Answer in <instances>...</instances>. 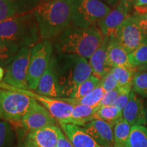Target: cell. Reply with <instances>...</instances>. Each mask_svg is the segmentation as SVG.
<instances>
[{
  "label": "cell",
  "mask_w": 147,
  "mask_h": 147,
  "mask_svg": "<svg viewBox=\"0 0 147 147\" xmlns=\"http://www.w3.org/2000/svg\"><path fill=\"white\" fill-rule=\"evenodd\" d=\"M0 88L15 90L16 91L28 95L29 97H32L47 108L55 119L59 121V123H65L71 116L74 105L65 101L44 96L38 94L36 92L32 91V90L17 89L4 82H0Z\"/></svg>",
  "instance_id": "obj_9"
},
{
  "label": "cell",
  "mask_w": 147,
  "mask_h": 147,
  "mask_svg": "<svg viewBox=\"0 0 147 147\" xmlns=\"http://www.w3.org/2000/svg\"><path fill=\"white\" fill-rule=\"evenodd\" d=\"M147 5V0H136L134 6H143Z\"/></svg>",
  "instance_id": "obj_40"
},
{
  "label": "cell",
  "mask_w": 147,
  "mask_h": 147,
  "mask_svg": "<svg viewBox=\"0 0 147 147\" xmlns=\"http://www.w3.org/2000/svg\"><path fill=\"white\" fill-rule=\"evenodd\" d=\"M20 49L14 42L0 38V66L7 67Z\"/></svg>",
  "instance_id": "obj_23"
},
{
  "label": "cell",
  "mask_w": 147,
  "mask_h": 147,
  "mask_svg": "<svg viewBox=\"0 0 147 147\" xmlns=\"http://www.w3.org/2000/svg\"><path fill=\"white\" fill-rule=\"evenodd\" d=\"M82 127L101 146L114 147L113 128L107 123L100 119H95Z\"/></svg>",
  "instance_id": "obj_15"
},
{
  "label": "cell",
  "mask_w": 147,
  "mask_h": 147,
  "mask_svg": "<svg viewBox=\"0 0 147 147\" xmlns=\"http://www.w3.org/2000/svg\"><path fill=\"white\" fill-rule=\"evenodd\" d=\"M73 0H48L38 5L32 13L42 40L56 38L72 23Z\"/></svg>",
  "instance_id": "obj_1"
},
{
  "label": "cell",
  "mask_w": 147,
  "mask_h": 147,
  "mask_svg": "<svg viewBox=\"0 0 147 147\" xmlns=\"http://www.w3.org/2000/svg\"><path fill=\"white\" fill-rule=\"evenodd\" d=\"M15 11L16 15L32 12L40 4L41 0H3Z\"/></svg>",
  "instance_id": "obj_27"
},
{
  "label": "cell",
  "mask_w": 147,
  "mask_h": 147,
  "mask_svg": "<svg viewBox=\"0 0 147 147\" xmlns=\"http://www.w3.org/2000/svg\"><path fill=\"white\" fill-rule=\"evenodd\" d=\"M135 17L140 27L142 29L145 38L147 40V16L141 15H133Z\"/></svg>",
  "instance_id": "obj_36"
},
{
  "label": "cell",
  "mask_w": 147,
  "mask_h": 147,
  "mask_svg": "<svg viewBox=\"0 0 147 147\" xmlns=\"http://www.w3.org/2000/svg\"><path fill=\"white\" fill-rule=\"evenodd\" d=\"M132 90L143 97H147V71L138 73L132 80Z\"/></svg>",
  "instance_id": "obj_30"
},
{
  "label": "cell",
  "mask_w": 147,
  "mask_h": 147,
  "mask_svg": "<svg viewBox=\"0 0 147 147\" xmlns=\"http://www.w3.org/2000/svg\"><path fill=\"white\" fill-rule=\"evenodd\" d=\"M31 51L30 48H21L18 51L7 66L3 78L4 83L17 89H29L27 75Z\"/></svg>",
  "instance_id": "obj_8"
},
{
  "label": "cell",
  "mask_w": 147,
  "mask_h": 147,
  "mask_svg": "<svg viewBox=\"0 0 147 147\" xmlns=\"http://www.w3.org/2000/svg\"><path fill=\"white\" fill-rule=\"evenodd\" d=\"M23 147H29L28 145H27V144H25V145H24V146H23Z\"/></svg>",
  "instance_id": "obj_42"
},
{
  "label": "cell",
  "mask_w": 147,
  "mask_h": 147,
  "mask_svg": "<svg viewBox=\"0 0 147 147\" xmlns=\"http://www.w3.org/2000/svg\"><path fill=\"white\" fill-rule=\"evenodd\" d=\"M4 75H5L4 69H3V67L0 66V82L3 80V78H4Z\"/></svg>",
  "instance_id": "obj_41"
},
{
  "label": "cell",
  "mask_w": 147,
  "mask_h": 147,
  "mask_svg": "<svg viewBox=\"0 0 147 147\" xmlns=\"http://www.w3.org/2000/svg\"><path fill=\"white\" fill-rule=\"evenodd\" d=\"M125 147H147V128L144 125L131 126Z\"/></svg>",
  "instance_id": "obj_24"
},
{
  "label": "cell",
  "mask_w": 147,
  "mask_h": 147,
  "mask_svg": "<svg viewBox=\"0 0 147 147\" xmlns=\"http://www.w3.org/2000/svg\"><path fill=\"white\" fill-rule=\"evenodd\" d=\"M146 123H147V104H146Z\"/></svg>",
  "instance_id": "obj_43"
},
{
  "label": "cell",
  "mask_w": 147,
  "mask_h": 147,
  "mask_svg": "<svg viewBox=\"0 0 147 147\" xmlns=\"http://www.w3.org/2000/svg\"><path fill=\"white\" fill-rule=\"evenodd\" d=\"M125 87H119L115 89L111 90V91H106L104 96L102 97V100H101L99 106L113 105L116 99L123 91Z\"/></svg>",
  "instance_id": "obj_32"
},
{
  "label": "cell",
  "mask_w": 147,
  "mask_h": 147,
  "mask_svg": "<svg viewBox=\"0 0 147 147\" xmlns=\"http://www.w3.org/2000/svg\"><path fill=\"white\" fill-rule=\"evenodd\" d=\"M132 90V86H128L125 87L123 90V91L119 95V97L116 99V100L114 102L113 106H115L121 111H123L124 108L129 102L130 97V93Z\"/></svg>",
  "instance_id": "obj_33"
},
{
  "label": "cell",
  "mask_w": 147,
  "mask_h": 147,
  "mask_svg": "<svg viewBox=\"0 0 147 147\" xmlns=\"http://www.w3.org/2000/svg\"><path fill=\"white\" fill-rule=\"evenodd\" d=\"M104 39L97 25L83 29L71 25L55 38L54 49L57 54L77 55L89 59Z\"/></svg>",
  "instance_id": "obj_2"
},
{
  "label": "cell",
  "mask_w": 147,
  "mask_h": 147,
  "mask_svg": "<svg viewBox=\"0 0 147 147\" xmlns=\"http://www.w3.org/2000/svg\"><path fill=\"white\" fill-rule=\"evenodd\" d=\"M53 50V44L49 40H42L32 48L27 75L29 90L36 89L40 78L50 64Z\"/></svg>",
  "instance_id": "obj_7"
},
{
  "label": "cell",
  "mask_w": 147,
  "mask_h": 147,
  "mask_svg": "<svg viewBox=\"0 0 147 147\" xmlns=\"http://www.w3.org/2000/svg\"><path fill=\"white\" fill-rule=\"evenodd\" d=\"M134 69H135L136 74L143 72V71H147V62L146 63H144L143 65L140 66V67H136V68H134Z\"/></svg>",
  "instance_id": "obj_39"
},
{
  "label": "cell",
  "mask_w": 147,
  "mask_h": 147,
  "mask_svg": "<svg viewBox=\"0 0 147 147\" xmlns=\"http://www.w3.org/2000/svg\"><path fill=\"white\" fill-rule=\"evenodd\" d=\"M115 40L129 53L135 51L146 39L135 17L129 15L117 33Z\"/></svg>",
  "instance_id": "obj_10"
},
{
  "label": "cell",
  "mask_w": 147,
  "mask_h": 147,
  "mask_svg": "<svg viewBox=\"0 0 147 147\" xmlns=\"http://www.w3.org/2000/svg\"><path fill=\"white\" fill-rule=\"evenodd\" d=\"M0 38L14 42L21 49H32L39 43V27L32 12L0 21Z\"/></svg>",
  "instance_id": "obj_4"
},
{
  "label": "cell",
  "mask_w": 147,
  "mask_h": 147,
  "mask_svg": "<svg viewBox=\"0 0 147 147\" xmlns=\"http://www.w3.org/2000/svg\"><path fill=\"white\" fill-rule=\"evenodd\" d=\"M109 40V38L104 37L102 45L92 55L89 61L93 74L100 79L111 70L107 64V49Z\"/></svg>",
  "instance_id": "obj_18"
},
{
  "label": "cell",
  "mask_w": 147,
  "mask_h": 147,
  "mask_svg": "<svg viewBox=\"0 0 147 147\" xmlns=\"http://www.w3.org/2000/svg\"><path fill=\"white\" fill-rule=\"evenodd\" d=\"M34 101L15 90L0 88V119L12 123L21 121Z\"/></svg>",
  "instance_id": "obj_6"
},
{
  "label": "cell",
  "mask_w": 147,
  "mask_h": 147,
  "mask_svg": "<svg viewBox=\"0 0 147 147\" xmlns=\"http://www.w3.org/2000/svg\"><path fill=\"white\" fill-rule=\"evenodd\" d=\"M110 71L118 81L119 87L132 86V80L136 74L135 69L127 67H115Z\"/></svg>",
  "instance_id": "obj_26"
},
{
  "label": "cell",
  "mask_w": 147,
  "mask_h": 147,
  "mask_svg": "<svg viewBox=\"0 0 147 147\" xmlns=\"http://www.w3.org/2000/svg\"><path fill=\"white\" fill-rule=\"evenodd\" d=\"M110 10L101 0H73L71 25L83 29L95 26Z\"/></svg>",
  "instance_id": "obj_5"
},
{
  "label": "cell",
  "mask_w": 147,
  "mask_h": 147,
  "mask_svg": "<svg viewBox=\"0 0 147 147\" xmlns=\"http://www.w3.org/2000/svg\"><path fill=\"white\" fill-rule=\"evenodd\" d=\"M42 1H48V0H41Z\"/></svg>",
  "instance_id": "obj_44"
},
{
  "label": "cell",
  "mask_w": 147,
  "mask_h": 147,
  "mask_svg": "<svg viewBox=\"0 0 147 147\" xmlns=\"http://www.w3.org/2000/svg\"><path fill=\"white\" fill-rule=\"evenodd\" d=\"M136 1V0H119L118 3L121 5V6L129 13L130 10H132L133 7L135 5Z\"/></svg>",
  "instance_id": "obj_37"
},
{
  "label": "cell",
  "mask_w": 147,
  "mask_h": 147,
  "mask_svg": "<svg viewBox=\"0 0 147 147\" xmlns=\"http://www.w3.org/2000/svg\"><path fill=\"white\" fill-rule=\"evenodd\" d=\"M129 15L127 11L118 3L107 15L97 23V26L104 37L113 39L121 25Z\"/></svg>",
  "instance_id": "obj_12"
},
{
  "label": "cell",
  "mask_w": 147,
  "mask_h": 147,
  "mask_svg": "<svg viewBox=\"0 0 147 147\" xmlns=\"http://www.w3.org/2000/svg\"><path fill=\"white\" fill-rule=\"evenodd\" d=\"M53 58L63 97H71L78 86L93 74L89 61L79 55L65 53H58Z\"/></svg>",
  "instance_id": "obj_3"
},
{
  "label": "cell",
  "mask_w": 147,
  "mask_h": 147,
  "mask_svg": "<svg viewBox=\"0 0 147 147\" xmlns=\"http://www.w3.org/2000/svg\"><path fill=\"white\" fill-rule=\"evenodd\" d=\"M100 85L105 91H111L119 87L118 81L111 71L108 72L101 79Z\"/></svg>",
  "instance_id": "obj_34"
},
{
  "label": "cell",
  "mask_w": 147,
  "mask_h": 147,
  "mask_svg": "<svg viewBox=\"0 0 147 147\" xmlns=\"http://www.w3.org/2000/svg\"><path fill=\"white\" fill-rule=\"evenodd\" d=\"M100 78L92 74L89 78H87L85 81H84L78 86L76 91L74 92V93L70 98L79 100V99L86 96L100 84Z\"/></svg>",
  "instance_id": "obj_28"
},
{
  "label": "cell",
  "mask_w": 147,
  "mask_h": 147,
  "mask_svg": "<svg viewBox=\"0 0 147 147\" xmlns=\"http://www.w3.org/2000/svg\"><path fill=\"white\" fill-rule=\"evenodd\" d=\"M105 91L100 85L99 84L94 90H93L91 93L79 100H75V99L70 98V97H60L58 98L59 100L65 101L73 104H83V105H87L92 107H98L100 103L102 100L103 96H104Z\"/></svg>",
  "instance_id": "obj_21"
},
{
  "label": "cell",
  "mask_w": 147,
  "mask_h": 147,
  "mask_svg": "<svg viewBox=\"0 0 147 147\" xmlns=\"http://www.w3.org/2000/svg\"><path fill=\"white\" fill-rule=\"evenodd\" d=\"M21 122L23 127L30 133L47 126L55 125L56 119L47 108L34 100Z\"/></svg>",
  "instance_id": "obj_11"
},
{
  "label": "cell",
  "mask_w": 147,
  "mask_h": 147,
  "mask_svg": "<svg viewBox=\"0 0 147 147\" xmlns=\"http://www.w3.org/2000/svg\"><path fill=\"white\" fill-rule=\"evenodd\" d=\"M98 107H92L83 104H75L71 116L65 123H70L83 127L90 121L95 120V114Z\"/></svg>",
  "instance_id": "obj_20"
},
{
  "label": "cell",
  "mask_w": 147,
  "mask_h": 147,
  "mask_svg": "<svg viewBox=\"0 0 147 147\" xmlns=\"http://www.w3.org/2000/svg\"><path fill=\"white\" fill-rule=\"evenodd\" d=\"M59 124L63 133L74 147H104L92 138L82 127L65 123Z\"/></svg>",
  "instance_id": "obj_17"
},
{
  "label": "cell",
  "mask_w": 147,
  "mask_h": 147,
  "mask_svg": "<svg viewBox=\"0 0 147 147\" xmlns=\"http://www.w3.org/2000/svg\"><path fill=\"white\" fill-rule=\"evenodd\" d=\"M35 91L38 94L51 98L58 99L63 97L61 89L55 72L53 57L47 70L40 78L38 87Z\"/></svg>",
  "instance_id": "obj_13"
},
{
  "label": "cell",
  "mask_w": 147,
  "mask_h": 147,
  "mask_svg": "<svg viewBox=\"0 0 147 147\" xmlns=\"http://www.w3.org/2000/svg\"><path fill=\"white\" fill-rule=\"evenodd\" d=\"M13 138V131L9 122L0 121V147H8Z\"/></svg>",
  "instance_id": "obj_31"
},
{
  "label": "cell",
  "mask_w": 147,
  "mask_h": 147,
  "mask_svg": "<svg viewBox=\"0 0 147 147\" xmlns=\"http://www.w3.org/2000/svg\"><path fill=\"white\" fill-rule=\"evenodd\" d=\"M61 129L56 125H49L30 132L26 138L29 147H57Z\"/></svg>",
  "instance_id": "obj_16"
},
{
  "label": "cell",
  "mask_w": 147,
  "mask_h": 147,
  "mask_svg": "<svg viewBox=\"0 0 147 147\" xmlns=\"http://www.w3.org/2000/svg\"><path fill=\"white\" fill-rule=\"evenodd\" d=\"M129 61L131 67L136 68L147 62V40L142 42L138 47L129 53Z\"/></svg>",
  "instance_id": "obj_29"
},
{
  "label": "cell",
  "mask_w": 147,
  "mask_h": 147,
  "mask_svg": "<svg viewBox=\"0 0 147 147\" xmlns=\"http://www.w3.org/2000/svg\"><path fill=\"white\" fill-rule=\"evenodd\" d=\"M123 118L131 126L146 124V113L143 100L131 90L129 102L122 111Z\"/></svg>",
  "instance_id": "obj_14"
},
{
  "label": "cell",
  "mask_w": 147,
  "mask_h": 147,
  "mask_svg": "<svg viewBox=\"0 0 147 147\" xmlns=\"http://www.w3.org/2000/svg\"><path fill=\"white\" fill-rule=\"evenodd\" d=\"M131 125L124 119L119 121L113 127L114 147H125L131 131Z\"/></svg>",
  "instance_id": "obj_25"
},
{
  "label": "cell",
  "mask_w": 147,
  "mask_h": 147,
  "mask_svg": "<svg viewBox=\"0 0 147 147\" xmlns=\"http://www.w3.org/2000/svg\"><path fill=\"white\" fill-rule=\"evenodd\" d=\"M107 64L110 69L115 67H132L129 61V53L118 42L111 39L108 45Z\"/></svg>",
  "instance_id": "obj_19"
},
{
  "label": "cell",
  "mask_w": 147,
  "mask_h": 147,
  "mask_svg": "<svg viewBox=\"0 0 147 147\" xmlns=\"http://www.w3.org/2000/svg\"><path fill=\"white\" fill-rule=\"evenodd\" d=\"M57 147H74L71 141L65 135V134L63 133L61 129L60 130L59 134Z\"/></svg>",
  "instance_id": "obj_35"
},
{
  "label": "cell",
  "mask_w": 147,
  "mask_h": 147,
  "mask_svg": "<svg viewBox=\"0 0 147 147\" xmlns=\"http://www.w3.org/2000/svg\"><path fill=\"white\" fill-rule=\"evenodd\" d=\"M102 1V0H101ZM103 2H104L106 5L110 8H115V7L118 4L119 2V0H102Z\"/></svg>",
  "instance_id": "obj_38"
},
{
  "label": "cell",
  "mask_w": 147,
  "mask_h": 147,
  "mask_svg": "<svg viewBox=\"0 0 147 147\" xmlns=\"http://www.w3.org/2000/svg\"><path fill=\"white\" fill-rule=\"evenodd\" d=\"M95 118L107 123L113 128L119 121L123 119L122 111L113 105L99 106L95 114Z\"/></svg>",
  "instance_id": "obj_22"
}]
</instances>
